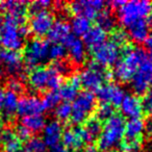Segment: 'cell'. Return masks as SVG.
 Instances as JSON below:
<instances>
[{
  "mask_svg": "<svg viewBox=\"0 0 152 152\" xmlns=\"http://www.w3.org/2000/svg\"><path fill=\"white\" fill-rule=\"evenodd\" d=\"M125 120L121 115H114L105 122L98 137V148L102 152H110L118 148L124 137Z\"/></svg>",
  "mask_w": 152,
  "mask_h": 152,
  "instance_id": "cell-1",
  "label": "cell"
},
{
  "mask_svg": "<svg viewBox=\"0 0 152 152\" xmlns=\"http://www.w3.org/2000/svg\"><path fill=\"white\" fill-rule=\"evenodd\" d=\"M152 16V2L148 0L126 1L118 10V19L125 28L133 22L143 19H150Z\"/></svg>",
  "mask_w": 152,
  "mask_h": 152,
  "instance_id": "cell-2",
  "label": "cell"
},
{
  "mask_svg": "<svg viewBox=\"0 0 152 152\" xmlns=\"http://www.w3.org/2000/svg\"><path fill=\"white\" fill-rule=\"evenodd\" d=\"M28 83L34 90L42 92L44 90L55 91L63 85V77L52 69V67H38L30 71Z\"/></svg>",
  "mask_w": 152,
  "mask_h": 152,
  "instance_id": "cell-3",
  "label": "cell"
},
{
  "mask_svg": "<svg viewBox=\"0 0 152 152\" xmlns=\"http://www.w3.org/2000/svg\"><path fill=\"white\" fill-rule=\"evenodd\" d=\"M20 24L9 15L0 18V43L7 50L19 51L24 46L25 39L20 32Z\"/></svg>",
  "mask_w": 152,
  "mask_h": 152,
  "instance_id": "cell-4",
  "label": "cell"
},
{
  "mask_svg": "<svg viewBox=\"0 0 152 152\" xmlns=\"http://www.w3.org/2000/svg\"><path fill=\"white\" fill-rule=\"evenodd\" d=\"M97 98L91 91H83L78 93L72 104L71 121L75 125H81L89 119L90 115L96 110Z\"/></svg>",
  "mask_w": 152,
  "mask_h": 152,
  "instance_id": "cell-5",
  "label": "cell"
},
{
  "mask_svg": "<svg viewBox=\"0 0 152 152\" xmlns=\"http://www.w3.org/2000/svg\"><path fill=\"white\" fill-rule=\"evenodd\" d=\"M81 86L87 89V91H97L103 86L105 81L110 79L112 74L104 67L96 61H90L86 68L79 74Z\"/></svg>",
  "mask_w": 152,
  "mask_h": 152,
  "instance_id": "cell-6",
  "label": "cell"
},
{
  "mask_svg": "<svg viewBox=\"0 0 152 152\" xmlns=\"http://www.w3.org/2000/svg\"><path fill=\"white\" fill-rule=\"evenodd\" d=\"M50 45L47 41L42 39H34L25 47L23 61L26 67L30 69L41 67L49 58Z\"/></svg>",
  "mask_w": 152,
  "mask_h": 152,
  "instance_id": "cell-7",
  "label": "cell"
},
{
  "mask_svg": "<svg viewBox=\"0 0 152 152\" xmlns=\"http://www.w3.org/2000/svg\"><path fill=\"white\" fill-rule=\"evenodd\" d=\"M130 83L131 89L137 95H143L150 87L152 88V59L150 57L135 71Z\"/></svg>",
  "mask_w": 152,
  "mask_h": 152,
  "instance_id": "cell-8",
  "label": "cell"
},
{
  "mask_svg": "<svg viewBox=\"0 0 152 152\" xmlns=\"http://www.w3.org/2000/svg\"><path fill=\"white\" fill-rule=\"evenodd\" d=\"M122 53V48L113 43L112 41H105L102 45L93 50L94 61L102 67H110L116 65Z\"/></svg>",
  "mask_w": 152,
  "mask_h": 152,
  "instance_id": "cell-9",
  "label": "cell"
},
{
  "mask_svg": "<svg viewBox=\"0 0 152 152\" xmlns=\"http://www.w3.org/2000/svg\"><path fill=\"white\" fill-rule=\"evenodd\" d=\"M105 2L102 0H81L70 3L69 10L75 16H81L91 20L104 11Z\"/></svg>",
  "mask_w": 152,
  "mask_h": 152,
  "instance_id": "cell-10",
  "label": "cell"
},
{
  "mask_svg": "<svg viewBox=\"0 0 152 152\" xmlns=\"http://www.w3.org/2000/svg\"><path fill=\"white\" fill-rule=\"evenodd\" d=\"M125 93L124 89L120 85L116 83H105L96 91V98L102 102L110 105L118 106L124 99Z\"/></svg>",
  "mask_w": 152,
  "mask_h": 152,
  "instance_id": "cell-11",
  "label": "cell"
},
{
  "mask_svg": "<svg viewBox=\"0 0 152 152\" xmlns=\"http://www.w3.org/2000/svg\"><path fill=\"white\" fill-rule=\"evenodd\" d=\"M54 23L53 15L48 11L41 12V13L31 15L29 21V30L30 32L37 37H43L48 34L50 28Z\"/></svg>",
  "mask_w": 152,
  "mask_h": 152,
  "instance_id": "cell-12",
  "label": "cell"
},
{
  "mask_svg": "<svg viewBox=\"0 0 152 152\" xmlns=\"http://www.w3.org/2000/svg\"><path fill=\"white\" fill-rule=\"evenodd\" d=\"M0 61L4 66V70L9 75L20 76L23 70V57L19 51L2 50L0 52Z\"/></svg>",
  "mask_w": 152,
  "mask_h": 152,
  "instance_id": "cell-13",
  "label": "cell"
},
{
  "mask_svg": "<svg viewBox=\"0 0 152 152\" xmlns=\"http://www.w3.org/2000/svg\"><path fill=\"white\" fill-rule=\"evenodd\" d=\"M43 110H44V107H43L42 101L37 96L26 95L19 99L17 113L22 118L34 116V115H42Z\"/></svg>",
  "mask_w": 152,
  "mask_h": 152,
  "instance_id": "cell-14",
  "label": "cell"
},
{
  "mask_svg": "<svg viewBox=\"0 0 152 152\" xmlns=\"http://www.w3.org/2000/svg\"><path fill=\"white\" fill-rule=\"evenodd\" d=\"M63 132V126H61V124L58 121L53 120L46 123L44 129H43L42 137L46 147H50L53 148V149L59 147V143L61 141Z\"/></svg>",
  "mask_w": 152,
  "mask_h": 152,
  "instance_id": "cell-15",
  "label": "cell"
},
{
  "mask_svg": "<svg viewBox=\"0 0 152 152\" xmlns=\"http://www.w3.org/2000/svg\"><path fill=\"white\" fill-rule=\"evenodd\" d=\"M65 47L67 53L74 64L80 65L86 61L87 52H86V46L83 40L71 34L69 39L65 42Z\"/></svg>",
  "mask_w": 152,
  "mask_h": 152,
  "instance_id": "cell-16",
  "label": "cell"
},
{
  "mask_svg": "<svg viewBox=\"0 0 152 152\" xmlns=\"http://www.w3.org/2000/svg\"><path fill=\"white\" fill-rule=\"evenodd\" d=\"M61 142H63L66 149L75 150V151L81 149L85 143H87L83 131V127L77 126L75 128L66 129L63 132Z\"/></svg>",
  "mask_w": 152,
  "mask_h": 152,
  "instance_id": "cell-17",
  "label": "cell"
},
{
  "mask_svg": "<svg viewBox=\"0 0 152 152\" xmlns=\"http://www.w3.org/2000/svg\"><path fill=\"white\" fill-rule=\"evenodd\" d=\"M120 108L123 116L127 117L128 119L140 118L143 113L142 101L137 95H132V94L125 95L124 99L120 104Z\"/></svg>",
  "mask_w": 152,
  "mask_h": 152,
  "instance_id": "cell-18",
  "label": "cell"
},
{
  "mask_svg": "<svg viewBox=\"0 0 152 152\" xmlns=\"http://www.w3.org/2000/svg\"><path fill=\"white\" fill-rule=\"evenodd\" d=\"M150 19H143L133 22L126 28L128 36L134 43H145L150 34Z\"/></svg>",
  "mask_w": 152,
  "mask_h": 152,
  "instance_id": "cell-19",
  "label": "cell"
},
{
  "mask_svg": "<svg viewBox=\"0 0 152 152\" xmlns=\"http://www.w3.org/2000/svg\"><path fill=\"white\" fill-rule=\"evenodd\" d=\"M71 36V27L66 20L58 19L54 21L52 27L48 32V38L54 44L65 43Z\"/></svg>",
  "mask_w": 152,
  "mask_h": 152,
  "instance_id": "cell-20",
  "label": "cell"
},
{
  "mask_svg": "<svg viewBox=\"0 0 152 152\" xmlns=\"http://www.w3.org/2000/svg\"><path fill=\"white\" fill-rule=\"evenodd\" d=\"M0 10L4 12L7 15L16 19L20 24H24L26 12H27V7H26L24 2H22V1H11V0L10 1H3V2L0 3Z\"/></svg>",
  "mask_w": 152,
  "mask_h": 152,
  "instance_id": "cell-21",
  "label": "cell"
},
{
  "mask_svg": "<svg viewBox=\"0 0 152 152\" xmlns=\"http://www.w3.org/2000/svg\"><path fill=\"white\" fill-rule=\"evenodd\" d=\"M106 40V32L98 26H93L83 36V44L90 49H96Z\"/></svg>",
  "mask_w": 152,
  "mask_h": 152,
  "instance_id": "cell-22",
  "label": "cell"
},
{
  "mask_svg": "<svg viewBox=\"0 0 152 152\" xmlns=\"http://www.w3.org/2000/svg\"><path fill=\"white\" fill-rule=\"evenodd\" d=\"M83 131L85 134V139L87 143H91L95 140H98L100 133L102 131V124L101 121L96 119L95 117L89 118L85 122L83 126Z\"/></svg>",
  "mask_w": 152,
  "mask_h": 152,
  "instance_id": "cell-23",
  "label": "cell"
},
{
  "mask_svg": "<svg viewBox=\"0 0 152 152\" xmlns=\"http://www.w3.org/2000/svg\"><path fill=\"white\" fill-rule=\"evenodd\" d=\"M145 131V122L141 118L128 119L125 122L124 137L126 140H139Z\"/></svg>",
  "mask_w": 152,
  "mask_h": 152,
  "instance_id": "cell-24",
  "label": "cell"
},
{
  "mask_svg": "<svg viewBox=\"0 0 152 152\" xmlns=\"http://www.w3.org/2000/svg\"><path fill=\"white\" fill-rule=\"evenodd\" d=\"M0 143L2 144L7 152H19L21 141L15 134V131L10 128L3 129L0 133Z\"/></svg>",
  "mask_w": 152,
  "mask_h": 152,
  "instance_id": "cell-25",
  "label": "cell"
},
{
  "mask_svg": "<svg viewBox=\"0 0 152 152\" xmlns=\"http://www.w3.org/2000/svg\"><path fill=\"white\" fill-rule=\"evenodd\" d=\"M18 104H19L18 94L7 90L4 93V99H3L2 105V113L4 118H13V116L18 110Z\"/></svg>",
  "mask_w": 152,
  "mask_h": 152,
  "instance_id": "cell-26",
  "label": "cell"
},
{
  "mask_svg": "<svg viewBox=\"0 0 152 152\" xmlns=\"http://www.w3.org/2000/svg\"><path fill=\"white\" fill-rule=\"evenodd\" d=\"M71 30L75 37L79 38V37H83L88 31L90 30L91 26V20L87 19L81 16H74L71 20V24H70Z\"/></svg>",
  "mask_w": 152,
  "mask_h": 152,
  "instance_id": "cell-27",
  "label": "cell"
},
{
  "mask_svg": "<svg viewBox=\"0 0 152 152\" xmlns=\"http://www.w3.org/2000/svg\"><path fill=\"white\" fill-rule=\"evenodd\" d=\"M21 124L25 126L30 132H40L43 131L46 125V119L43 115H34L22 118Z\"/></svg>",
  "mask_w": 152,
  "mask_h": 152,
  "instance_id": "cell-28",
  "label": "cell"
},
{
  "mask_svg": "<svg viewBox=\"0 0 152 152\" xmlns=\"http://www.w3.org/2000/svg\"><path fill=\"white\" fill-rule=\"evenodd\" d=\"M98 27H100L104 31H112L115 29L117 24V19L113 16V14L108 11H102L96 17Z\"/></svg>",
  "mask_w": 152,
  "mask_h": 152,
  "instance_id": "cell-29",
  "label": "cell"
},
{
  "mask_svg": "<svg viewBox=\"0 0 152 152\" xmlns=\"http://www.w3.org/2000/svg\"><path fill=\"white\" fill-rule=\"evenodd\" d=\"M57 93H58L61 99L65 100V102H69L71 100H74L76 96L78 95V88L75 87L73 83L68 80L66 83H63L61 86L59 91Z\"/></svg>",
  "mask_w": 152,
  "mask_h": 152,
  "instance_id": "cell-30",
  "label": "cell"
},
{
  "mask_svg": "<svg viewBox=\"0 0 152 152\" xmlns=\"http://www.w3.org/2000/svg\"><path fill=\"white\" fill-rule=\"evenodd\" d=\"M43 104L44 110H54L57 105L59 104L61 101V97H59L58 93L55 91H48L47 93H45V95L43 96V98L41 99Z\"/></svg>",
  "mask_w": 152,
  "mask_h": 152,
  "instance_id": "cell-31",
  "label": "cell"
},
{
  "mask_svg": "<svg viewBox=\"0 0 152 152\" xmlns=\"http://www.w3.org/2000/svg\"><path fill=\"white\" fill-rule=\"evenodd\" d=\"M72 106L69 102H59V104L54 108V116L57 121L66 122L71 118Z\"/></svg>",
  "mask_w": 152,
  "mask_h": 152,
  "instance_id": "cell-32",
  "label": "cell"
},
{
  "mask_svg": "<svg viewBox=\"0 0 152 152\" xmlns=\"http://www.w3.org/2000/svg\"><path fill=\"white\" fill-rule=\"evenodd\" d=\"M46 145L44 141L39 137H30L25 145L26 152H45L46 151Z\"/></svg>",
  "mask_w": 152,
  "mask_h": 152,
  "instance_id": "cell-33",
  "label": "cell"
},
{
  "mask_svg": "<svg viewBox=\"0 0 152 152\" xmlns=\"http://www.w3.org/2000/svg\"><path fill=\"white\" fill-rule=\"evenodd\" d=\"M96 112V119L99 121H107L114 116V107L110 104L107 103H101L97 108L95 110Z\"/></svg>",
  "mask_w": 152,
  "mask_h": 152,
  "instance_id": "cell-34",
  "label": "cell"
},
{
  "mask_svg": "<svg viewBox=\"0 0 152 152\" xmlns=\"http://www.w3.org/2000/svg\"><path fill=\"white\" fill-rule=\"evenodd\" d=\"M66 54H67V50L63 44H53L49 48V58L53 59L54 61L64 59Z\"/></svg>",
  "mask_w": 152,
  "mask_h": 152,
  "instance_id": "cell-35",
  "label": "cell"
},
{
  "mask_svg": "<svg viewBox=\"0 0 152 152\" xmlns=\"http://www.w3.org/2000/svg\"><path fill=\"white\" fill-rule=\"evenodd\" d=\"M121 152H141L142 145L140 140H125L120 145Z\"/></svg>",
  "mask_w": 152,
  "mask_h": 152,
  "instance_id": "cell-36",
  "label": "cell"
},
{
  "mask_svg": "<svg viewBox=\"0 0 152 152\" xmlns=\"http://www.w3.org/2000/svg\"><path fill=\"white\" fill-rule=\"evenodd\" d=\"M52 3L48 0H39V1H34V2H31L29 4V7H28V11L30 12L31 15H34V14L41 13V12H45L51 7Z\"/></svg>",
  "mask_w": 152,
  "mask_h": 152,
  "instance_id": "cell-37",
  "label": "cell"
},
{
  "mask_svg": "<svg viewBox=\"0 0 152 152\" xmlns=\"http://www.w3.org/2000/svg\"><path fill=\"white\" fill-rule=\"evenodd\" d=\"M51 67H52V69L54 70L56 73H58L61 77H63L64 75H69L72 71V67L70 66V64L68 63V61H64V59L54 61Z\"/></svg>",
  "mask_w": 152,
  "mask_h": 152,
  "instance_id": "cell-38",
  "label": "cell"
},
{
  "mask_svg": "<svg viewBox=\"0 0 152 152\" xmlns=\"http://www.w3.org/2000/svg\"><path fill=\"white\" fill-rule=\"evenodd\" d=\"M142 101V106H143V110L147 113L148 115L152 116V88H150L143 96Z\"/></svg>",
  "mask_w": 152,
  "mask_h": 152,
  "instance_id": "cell-39",
  "label": "cell"
},
{
  "mask_svg": "<svg viewBox=\"0 0 152 152\" xmlns=\"http://www.w3.org/2000/svg\"><path fill=\"white\" fill-rule=\"evenodd\" d=\"M113 43H115L116 45H118L119 47H125L127 42V34L122 30H116L114 31V34H112V39H110Z\"/></svg>",
  "mask_w": 152,
  "mask_h": 152,
  "instance_id": "cell-40",
  "label": "cell"
},
{
  "mask_svg": "<svg viewBox=\"0 0 152 152\" xmlns=\"http://www.w3.org/2000/svg\"><path fill=\"white\" fill-rule=\"evenodd\" d=\"M15 134L17 135V137L20 140V141H26L27 142L28 140L30 139V134H31V132H30V131L28 130L25 126H23L22 124H20V125H17V127H16Z\"/></svg>",
  "mask_w": 152,
  "mask_h": 152,
  "instance_id": "cell-41",
  "label": "cell"
},
{
  "mask_svg": "<svg viewBox=\"0 0 152 152\" xmlns=\"http://www.w3.org/2000/svg\"><path fill=\"white\" fill-rule=\"evenodd\" d=\"M7 88H9V91H12L16 94H19L23 91L24 87L23 83L19 80L18 78H11L7 81Z\"/></svg>",
  "mask_w": 152,
  "mask_h": 152,
  "instance_id": "cell-42",
  "label": "cell"
},
{
  "mask_svg": "<svg viewBox=\"0 0 152 152\" xmlns=\"http://www.w3.org/2000/svg\"><path fill=\"white\" fill-rule=\"evenodd\" d=\"M146 46H147V49H148V54H149L150 58L152 59V31L149 34V37H148V39L146 40Z\"/></svg>",
  "mask_w": 152,
  "mask_h": 152,
  "instance_id": "cell-43",
  "label": "cell"
},
{
  "mask_svg": "<svg viewBox=\"0 0 152 152\" xmlns=\"http://www.w3.org/2000/svg\"><path fill=\"white\" fill-rule=\"evenodd\" d=\"M145 130L147 131L148 133L152 134V116H150L149 118L146 120V122H145Z\"/></svg>",
  "mask_w": 152,
  "mask_h": 152,
  "instance_id": "cell-44",
  "label": "cell"
},
{
  "mask_svg": "<svg viewBox=\"0 0 152 152\" xmlns=\"http://www.w3.org/2000/svg\"><path fill=\"white\" fill-rule=\"evenodd\" d=\"M126 2V1H120V0H114V1H112V2H110V5H112V7H114L115 9H120L121 7H122L123 4H124V3Z\"/></svg>",
  "mask_w": 152,
  "mask_h": 152,
  "instance_id": "cell-45",
  "label": "cell"
},
{
  "mask_svg": "<svg viewBox=\"0 0 152 152\" xmlns=\"http://www.w3.org/2000/svg\"><path fill=\"white\" fill-rule=\"evenodd\" d=\"M83 152H98V150L94 145H88L87 147L83 148Z\"/></svg>",
  "mask_w": 152,
  "mask_h": 152,
  "instance_id": "cell-46",
  "label": "cell"
},
{
  "mask_svg": "<svg viewBox=\"0 0 152 152\" xmlns=\"http://www.w3.org/2000/svg\"><path fill=\"white\" fill-rule=\"evenodd\" d=\"M4 93L3 89L0 87V112L2 110V105H3V99H4Z\"/></svg>",
  "mask_w": 152,
  "mask_h": 152,
  "instance_id": "cell-47",
  "label": "cell"
},
{
  "mask_svg": "<svg viewBox=\"0 0 152 152\" xmlns=\"http://www.w3.org/2000/svg\"><path fill=\"white\" fill-rule=\"evenodd\" d=\"M51 152H70V151L68 149H66V148H64V147H57Z\"/></svg>",
  "mask_w": 152,
  "mask_h": 152,
  "instance_id": "cell-48",
  "label": "cell"
},
{
  "mask_svg": "<svg viewBox=\"0 0 152 152\" xmlns=\"http://www.w3.org/2000/svg\"><path fill=\"white\" fill-rule=\"evenodd\" d=\"M0 144H1V143H0Z\"/></svg>",
  "mask_w": 152,
  "mask_h": 152,
  "instance_id": "cell-49",
  "label": "cell"
}]
</instances>
